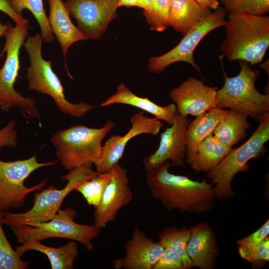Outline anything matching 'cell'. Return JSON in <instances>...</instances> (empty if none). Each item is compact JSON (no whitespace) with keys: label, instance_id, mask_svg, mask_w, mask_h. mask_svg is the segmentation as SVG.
<instances>
[{"label":"cell","instance_id":"6da1fadb","mask_svg":"<svg viewBox=\"0 0 269 269\" xmlns=\"http://www.w3.org/2000/svg\"><path fill=\"white\" fill-rule=\"evenodd\" d=\"M171 165L167 160L158 168L146 172V184L151 196L169 211L178 209L190 214L210 211L216 199L213 184L206 179L195 181L171 173L168 169Z\"/></svg>","mask_w":269,"mask_h":269},{"label":"cell","instance_id":"7a4b0ae2","mask_svg":"<svg viewBox=\"0 0 269 269\" xmlns=\"http://www.w3.org/2000/svg\"><path fill=\"white\" fill-rule=\"evenodd\" d=\"M226 37L220 50L230 61L261 62L269 46V17L245 14H228Z\"/></svg>","mask_w":269,"mask_h":269},{"label":"cell","instance_id":"3957f363","mask_svg":"<svg viewBox=\"0 0 269 269\" xmlns=\"http://www.w3.org/2000/svg\"><path fill=\"white\" fill-rule=\"evenodd\" d=\"M115 126L113 121H108L100 128L79 125L57 131L50 141L61 165L71 171L95 165L102 155L103 139Z\"/></svg>","mask_w":269,"mask_h":269},{"label":"cell","instance_id":"277c9868","mask_svg":"<svg viewBox=\"0 0 269 269\" xmlns=\"http://www.w3.org/2000/svg\"><path fill=\"white\" fill-rule=\"evenodd\" d=\"M4 33L5 42L0 57L6 53V58L0 68V108L8 112L17 106L25 117L36 118L40 114L32 98L25 97L18 93L14 85L20 68V49L28 34V23H18L13 26L9 22Z\"/></svg>","mask_w":269,"mask_h":269},{"label":"cell","instance_id":"5b68a950","mask_svg":"<svg viewBox=\"0 0 269 269\" xmlns=\"http://www.w3.org/2000/svg\"><path fill=\"white\" fill-rule=\"evenodd\" d=\"M43 40L41 34L37 33L28 36L23 44L29 61L26 75L29 89L50 96L63 114L73 117L84 116L95 106L85 102L72 103L66 99L61 82L52 68L51 61L42 57Z\"/></svg>","mask_w":269,"mask_h":269},{"label":"cell","instance_id":"8992f818","mask_svg":"<svg viewBox=\"0 0 269 269\" xmlns=\"http://www.w3.org/2000/svg\"><path fill=\"white\" fill-rule=\"evenodd\" d=\"M259 125L252 136L244 144L230 152L213 168L209 170L207 177L214 186L216 199L226 200L236 194L232 187L235 176L240 172L248 170V161L264 155L265 143L269 139V113L259 120Z\"/></svg>","mask_w":269,"mask_h":269},{"label":"cell","instance_id":"52a82bcc","mask_svg":"<svg viewBox=\"0 0 269 269\" xmlns=\"http://www.w3.org/2000/svg\"><path fill=\"white\" fill-rule=\"evenodd\" d=\"M100 173L91 167L81 166L76 168L62 177L67 180L66 185L61 189L53 185H48L40 192L34 194L32 208L22 213L1 212V222L9 227L15 225H29L47 222L53 218L61 209L64 199L83 181L91 179Z\"/></svg>","mask_w":269,"mask_h":269},{"label":"cell","instance_id":"ba28073f","mask_svg":"<svg viewBox=\"0 0 269 269\" xmlns=\"http://www.w3.org/2000/svg\"><path fill=\"white\" fill-rule=\"evenodd\" d=\"M239 73L236 76H225L223 87L217 92V107L229 108L246 114L258 121L269 113V95L262 94L255 87V81L261 73L253 69L246 61L239 60Z\"/></svg>","mask_w":269,"mask_h":269},{"label":"cell","instance_id":"9c48e42d","mask_svg":"<svg viewBox=\"0 0 269 269\" xmlns=\"http://www.w3.org/2000/svg\"><path fill=\"white\" fill-rule=\"evenodd\" d=\"M76 217V211L68 208L60 209L47 222L10 227L21 244L29 240L40 242L48 238H60L79 242L86 250L92 251V241L100 236L101 229L94 225L78 224L74 221Z\"/></svg>","mask_w":269,"mask_h":269},{"label":"cell","instance_id":"30bf717a","mask_svg":"<svg viewBox=\"0 0 269 269\" xmlns=\"http://www.w3.org/2000/svg\"><path fill=\"white\" fill-rule=\"evenodd\" d=\"M36 155L23 160L4 161L0 159V211L7 212L11 209H18L24 203L26 196L45 186L47 178L28 187L25 180L35 170L45 166H52L56 161L39 162Z\"/></svg>","mask_w":269,"mask_h":269},{"label":"cell","instance_id":"8fae6325","mask_svg":"<svg viewBox=\"0 0 269 269\" xmlns=\"http://www.w3.org/2000/svg\"><path fill=\"white\" fill-rule=\"evenodd\" d=\"M226 12L224 8L218 7L215 12H212L186 33L179 44L173 49L160 56L150 57L148 70L159 74L169 65L182 61L190 64L200 72V67L193 59L194 51L208 33L217 27L225 25Z\"/></svg>","mask_w":269,"mask_h":269},{"label":"cell","instance_id":"7c38bea8","mask_svg":"<svg viewBox=\"0 0 269 269\" xmlns=\"http://www.w3.org/2000/svg\"><path fill=\"white\" fill-rule=\"evenodd\" d=\"M64 2L69 14L76 20L77 27L92 39L101 37L118 15L117 0H66Z\"/></svg>","mask_w":269,"mask_h":269},{"label":"cell","instance_id":"4fadbf2b","mask_svg":"<svg viewBox=\"0 0 269 269\" xmlns=\"http://www.w3.org/2000/svg\"><path fill=\"white\" fill-rule=\"evenodd\" d=\"M110 172V180L94 212V225L100 229L114 221L119 211L133 199L127 169L118 163Z\"/></svg>","mask_w":269,"mask_h":269},{"label":"cell","instance_id":"5bb4252c","mask_svg":"<svg viewBox=\"0 0 269 269\" xmlns=\"http://www.w3.org/2000/svg\"><path fill=\"white\" fill-rule=\"evenodd\" d=\"M131 128L125 135H113L102 147L101 158L95 164L96 171L110 172L122 158L128 142L137 135L142 134L157 135L164 126L160 120L151 118L141 111L133 115L130 118Z\"/></svg>","mask_w":269,"mask_h":269},{"label":"cell","instance_id":"9a60e30c","mask_svg":"<svg viewBox=\"0 0 269 269\" xmlns=\"http://www.w3.org/2000/svg\"><path fill=\"white\" fill-rule=\"evenodd\" d=\"M189 123L187 116L178 115L171 127L160 134L159 146L155 151L142 159L147 172L158 168L170 160L172 165L184 167L186 144L185 132Z\"/></svg>","mask_w":269,"mask_h":269},{"label":"cell","instance_id":"2e32d148","mask_svg":"<svg viewBox=\"0 0 269 269\" xmlns=\"http://www.w3.org/2000/svg\"><path fill=\"white\" fill-rule=\"evenodd\" d=\"M218 90L217 87L205 85L202 81L190 77L169 95L178 114L197 117L217 107Z\"/></svg>","mask_w":269,"mask_h":269},{"label":"cell","instance_id":"e0dca14e","mask_svg":"<svg viewBox=\"0 0 269 269\" xmlns=\"http://www.w3.org/2000/svg\"><path fill=\"white\" fill-rule=\"evenodd\" d=\"M158 242H154L137 226L125 246L124 257L115 259V269H152L164 251Z\"/></svg>","mask_w":269,"mask_h":269},{"label":"cell","instance_id":"ac0fdd59","mask_svg":"<svg viewBox=\"0 0 269 269\" xmlns=\"http://www.w3.org/2000/svg\"><path fill=\"white\" fill-rule=\"evenodd\" d=\"M190 229V237L185 250L193 267L214 269L216 260L220 255L214 231L205 222L199 223Z\"/></svg>","mask_w":269,"mask_h":269},{"label":"cell","instance_id":"d6986e66","mask_svg":"<svg viewBox=\"0 0 269 269\" xmlns=\"http://www.w3.org/2000/svg\"><path fill=\"white\" fill-rule=\"evenodd\" d=\"M49 22L52 31L60 44L65 61L69 48L74 43L88 39L73 23L62 0H48Z\"/></svg>","mask_w":269,"mask_h":269},{"label":"cell","instance_id":"ffe728a7","mask_svg":"<svg viewBox=\"0 0 269 269\" xmlns=\"http://www.w3.org/2000/svg\"><path fill=\"white\" fill-rule=\"evenodd\" d=\"M121 104L130 105L153 115L155 118L162 120L171 125L177 115V110L174 103L161 106L147 98L140 97L133 93L124 83L117 87V92L101 103L100 107L113 104Z\"/></svg>","mask_w":269,"mask_h":269},{"label":"cell","instance_id":"44dd1931","mask_svg":"<svg viewBox=\"0 0 269 269\" xmlns=\"http://www.w3.org/2000/svg\"><path fill=\"white\" fill-rule=\"evenodd\" d=\"M229 111L215 107L196 117L188 123L185 132V161L190 164L195 156L201 142L210 134Z\"/></svg>","mask_w":269,"mask_h":269},{"label":"cell","instance_id":"7402d4cb","mask_svg":"<svg viewBox=\"0 0 269 269\" xmlns=\"http://www.w3.org/2000/svg\"><path fill=\"white\" fill-rule=\"evenodd\" d=\"M15 250L20 257L29 250L44 254L50 261L52 269H73L79 255L77 242L73 240L61 247L52 248L45 246L39 241L29 240L16 247Z\"/></svg>","mask_w":269,"mask_h":269},{"label":"cell","instance_id":"603a6c76","mask_svg":"<svg viewBox=\"0 0 269 269\" xmlns=\"http://www.w3.org/2000/svg\"><path fill=\"white\" fill-rule=\"evenodd\" d=\"M211 13L194 0H170L169 26L184 35Z\"/></svg>","mask_w":269,"mask_h":269},{"label":"cell","instance_id":"cb8c5ba5","mask_svg":"<svg viewBox=\"0 0 269 269\" xmlns=\"http://www.w3.org/2000/svg\"><path fill=\"white\" fill-rule=\"evenodd\" d=\"M250 127L246 114L231 109L217 125L212 134L222 143L232 147L245 138Z\"/></svg>","mask_w":269,"mask_h":269},{"label":"cell","instance_id":"d4e9b609","mask_svg":"<svg viewBox=\"0 0 269 269\" xmlns=\"http://www.w3.org/2000/svg\"><path fill=\"white\" fill-rule=\"evenodd\" d=\"M232 147L219 141L210 134L200 144L196 154L189 164L197 172H207L214 167L231 150Z\"/></svg>","mask_w":269,"mask_h":269},{"label":"cell","instance_id":"484cf974","mask_svg":"<svg viewBox=\"0 0 269 269\" xmlns=\"http://www.w3.org/2000/svg\"><path fill=\"white\" fill-rule=\"evenodd\" d=\"M159 242L164 247H168L177 254L182 260L184 269L194 267L186 250V246L190 237V229L186 226L180 228L167 227L157 234Z\"/></svg>","mask_w":269,"mask_h":269},{"label":"cell","instance_id":"4316f807","mask_svg":"<svg viewBox=\"0 0 269 269\" xmlns=\"http://www.w3.org/2000/svg\"><path fill=\"white\" fill-rule=\"evenodd\" d=\"M10 8L16 13L22 15L24 9L31 11L36 18L41 29L43 40L52 43L55 39L48 17L43 7V0H6Z\"/></svg>","mask_w":269,"mask_h":269},{"label":"cell","instance_id":"83f0119b","mask_svg":"<svg viewBox=\"0 0 269 269\" xmlns=\"http://www.w3.org/2000/svg\"><path fill=\"white\" fill-rule=\"evenodd\" d=\"M110 178V171L100 173L97 176L81 182L75 190L82 195L88 205L95 208L99 205Z\"/></svg>","mask_w":269,"mask_h":269},{"label":"cell","instance_id":"f1b7e54d","mask_svg":"<svg viewBox=\"0 0 269 269\" xmlns=\"http://www.w3.org/2000/svg\"><path fill=\"white\" fill-rule=\"evenodd\" d=\"M229 14L263 16L269 11V0H221Z\"/></svg>","mask_w":269,"mask_h":269},{"label":"cell","instance_id":"f546056e","mask_svg":"<svg viewBox=\"0 0 269 269\" xmlns=\"http://www.w3.org/2000/svg\"><path fill=\"white\" fill-rule=\"evenodd\" d=\"M170 0H154L150 7L143 13L151 30L162 32L169 26Z\"/></svg>","mask_w":269,"mask_h":269},{"label":"cell","instance_id":"4dcf8cb0","mask_svg":"<svg viewBox=\"0 0 269 269\" xmlns=\"http://www.w3.org/2000/svg\"><path fill=\"white\" fill-rule=\"evenodd\" d=\"M0 211V269H25L29 263L21 259L9 243L2 227Z\"/></svg>","mask_w":269,"mask_h":269},{"label":"cell","instance_id":"1f68e13d","mask_svg":"<svg viewBox=\"0 0 269 269\" xmlns=\"http://www.w3.org/2000/svg\"><path fill=\"white\" fill-rule=\"evenodd\" d=\"M238 252L240 257L246 261L254 263L259 261H269V237L255 243H245L237 241Z\"/></svg>","mask_w":269,"mask_h":269},{"label":"cell","instance_id":"d6a6232c","mask_svg":"<svg viewBox=\"0 0 269 269\" xmlns=\"http://www.w3.org/2000/svg\"><path fill=\"white\" fill-rule=\"evenodd\" d=\"M153 266L152 269H184L182 259L168 247Z\"/></svg>","mask_w":269,"mask_h":269},{"label":"cell","instance_id":"836d02e7","mask_svg":"<svg viewBox=\"0 0 269 269\" xmlns=\"http://www.w3.org/2000/svg\"><path fill=\"white\" fill-rule=\"evenodd\" d=\"M17 144V134L13 120L0 130V150L4 147H13Z\"/></svg>","mask_w":269,"mask_h":269},{"label":"cell","instance_id":"e575fe53","mask_svg":"<svg viewBox=\"0 0 269 269\" xmlns=\"http://www.w3.org/2000/svg\"><path fill=\"white\" fill-rule=\"evenodd\" d=\"M269 234V220H268L264 225L253 233L246 237L239 240L245 243H255L261 242Z\"/></svg>","mask_w":269,"mask_h":269},{"label":"cell","instance_id":"d590c367","mask_svg":"<svg viewBox=\"0 0 269 269\" xmlns=\"http://www.w3.org/2000/svg\"><path fill=\"white\" fill-rule=\"evenodd\" d=\"M0 11L9 16L15 24L29 23L27 19L24 18L22 15L16 13L10 8L6 0H0Z\"/></svg>","mask_w":269,"mask_h":269},{"label":"cell","instance_id":"8d00e7d4","mask_svg":"<svg viewBox=\"0 0 269 269\" xmlns=\"http://www.w3.org/2000/svg\"><path fill=\"white\" fill-rule=\"evenodd\" d=\"M201 6L207 9H216L219 5L218 0H194Z\"/></svg>","mask_w":269,"mask_h":269},{"label":"cell","instance_id":"74e56055","mask_svg":"<svg viewBox=\"0 0 269 269\" xmlns=\"http://www.w3.org/2000/svg\"><path fill=\"white\" fill-rule=\"evenodd\" d=\"M118 6H137L140 7V0H117Z\"/></svg>","mask_w":269,"mask_h":269},{"label":"cell","instance_id":"f35d334b","mask_svg":"<svg viewBox=\"0 0 269 269\" xmlns=\"http://www.w3.org/2000/svg\"><path fill=\"white\" fill-rule=\"evenodd\" d=\"M154 0H140V7L146 9L150 7Z\"/></svg>","mask_w":269,"mask_h":269},{"label":"cell","instance_id":"ab89813d","mask_svg":"<svg viewBox=\"0 0 269 269\" xmlns=\"http://www.w3.org/2000/svg\"><path fill=\"white\" fill-rule=\"evenodd\" d=\"M7 27V24H2L0 21V37L4 35V33Z\"/></svg>","mask_w":269,"mask_h":269}]
</instances>
